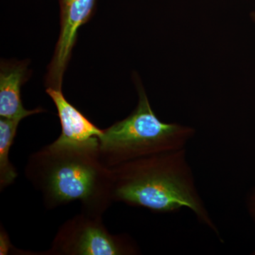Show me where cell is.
I'll list each match as a JSON object with an SVG mask.
<instances>
[{"label":"cell","instance_id":"52a82bcc","mask_svg":"<svg viewBox=\"0 0 255 255\" xmlns=\"http://www.w3.org/2000/svg\"><path fill=\"white\" fill-rule=\"evenodd\" d=\"M46 93L53 100L59 117L62 132L56 141L63 143H80L98 140L102 130L69 103L61 89L47 87Z\"/></svg>","mask_w":255,"mask_h":255},{"label":"cell","instance_id":"8fae6325","mask_svg":"<svg viewBox=\"0 0 255 255\" xmlns=\"http://www.w3.org/2000/svg\"><path fill=\"white\" fill-rule=\"evenodd\" d=\"M251 16L253 22L255 23V11H253V12L251 13Z\"/></svg>","mask_w":255,"mask_h":255},{"label":"cell","instance_id":"7a4b0ae2","mask_svg":"<svg viewBox=\"0 0 255 255\" xmlns=\"http://www.w3.org/2000/svg\"><path fill=\"white\" fill-rule=\"evenodd\" d=\"M111 169L114 202L160 214L187 209L221 238L196 187L186 148L133 159Z\"/></svg>","mask_w":255,"mask_h":255},{"label":"cell","instance_id":"8992f818","mask_svg":"<svg viewBox=\"0 0 255 255\" xmlns=\"http://www.w3.org/2000/svg\"><path fill=\"white\" fill-rule=\"evenodd\" d=\"M25 62H3L0 69V117L21 122L44 110L37 108L28 110L23 107L21 88L28 76Z\"/></svg>","mask_w":255,"mask_h":255},{"label":"cell","instance_id":"ba28073f","mask_svg":"<svg viewBox=\"0 0 255 255\" xmlns=\"http://www.w3.org/2000/svg\"><path fill=\"white\" fill-rule=\"evenodd\" d=\"M20 122L0 117V190L13 184L17 172L9 160L10 148L14 142Z\"/></svg>","mask_w":255,"mask_h":255},{"label":"cell","instance_id":"3957f363","mask_svg":"<svg viewBox=\"0 0 255 255\" xmlns=\"http://www.w3.org/2000/svg\"><path fill=\"white\" fill-rule=\"evenodd\" d=\"M135 83L138 93L135 110L124 120L102 130L99 137L100 159L109 168L133 159L185 148L195 135L193 128L159 120L137 75Z\"/></svg>","mask_w":255,"mask_h":255},{"label":"cell","instance_id":"30bf717a","mask_svg":"<svg viewBox=\"0 0 255 255\" xmlns=\"http://www.w3.org/2000/svg\"><path fill=\"white\" fill-rule=\"evenodd\" d=\"M0 241H1V244H0L1 253L0 255L8 254L10 248H13V247L10 246L9 237L2 229L1 230V234H0Z\"/></svg>","mask_w":255,"mask_h":255},{"label":"cell","instance_id":"5b68a950","mask_svg":"<svg viewBox=\"0 0 255 255\" xmlns=\"http://www.w3.org/2000/svg\"><path fill=\"white\" fill-rule=\"evenodd\" d=\"M59 38L46 78L47 87L55 89L62 88L64 73L76 43L79 28L91 17L96 0H59Z\"/></svg>","mask_w":255,"mask_h":255},{"label":"cell","instance_id":"9c48e42d","mask_svg":"<svg viewBox=\"0 0 255 255\" xmlns=\"http://www.w3.org/2000/svg\"><path fill=\"white\" fill-rule=\"evenodd\" d=\"M246 207L248 214L255 223V186L250 191L246 199Z\"/></svg>","mask_w":255,"mask_h":255},{"label":"cell","instance_id":"277c9868","mask_svg":"<svg viewBox=\"0 0 255 255\" xmlns=\"http://www.w3.org/2000/svg\"><path fill=\"white\" fill-rule=\"evenodd\" d=\"M102 216L81 212L58 230L46 255H136L140 248L127 234L113 235Z\"/></svg>","mask_w":255,"mask_h":255},{"label":"cell","instance_id":"6da1fadb","mask_svg":"<svg viewBox=\"0 0 255 255\" xmlns=\"http://www.w3.org/2000/svg\"><path fill=\"white\" fill-rule=\"evenodd\" d=\"M25 176L48 209L80 201L82 212L102 216L114 202L112 169L101 160L99 140H55L30 156Z\"/></svg>","mask_w":255,"mask_h":255}]
</instances>
